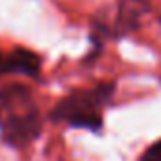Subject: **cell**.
<instances>
[{
  "instance_id": "3",
  "label": "cell",
  "mask_w": 161,
  "mask_h": 161,
  "mask_svg": "<svg viewBox=\"0 0 161 161\" xmlns=\"http://www.w3.org/2000/svg\"><path fill=\"white\" fill-rule=\"evenodd\" d=\"M14 72L25 76H38L40 74V57L29 49H14L12 51Z\"/></svg>"
},
{
  "instance_id": "5",
  "label": "cell",
  "mask_w": 161,
  "mask_h": 161,
  "mask_svg": "<svg viewBox=\"0 0 161 161\" xmlns=\"http://www.w3.org/2000/svg\"><path fill=\"white\" fill-rule=\"evenodd\" d=\"M8 72H14L12 53H8V55L0 53V76H2V74H8Z\"/></svg>"
},
{
  "instance_id": "4",
  "label": "cell",
  "mask_w": 161,
  "mask_h": 161,
  "mask_svg": "<svg viewBox=\"0 0 161 161\" xmlns=\"http://www.w3.org/2000/svg\"><path fill=\"white\" fill-rule=\"evenodd\" d=\"M140 161H161V140L152 144L140 157Z\"/></svg>"
},
{
  "instance_id": "2",
  "label": "cell",
  "mask_w": 161,
  "mask_h": 161,
  "mask_svg": "<svg viewBox=\"0 0 161 161\" xmlns=\"http://www.w3.org/2000/svg\"><path fill=\"white\" fill-rule=\"evenodd\" d=\"M112 93H114L112 84H104L89 91H76L64 97L51 110V118L55 121H64L72 127L99 131L103 127L101 106L110 99Z\"/></svg>"
},
{
  "instance_id": "1",
  "label": "cell",
  "mask_w": 161,
  "mask_h": 161,
  "mask_svg": "<svg viewBox=\"0 0 161 161\" xmlns=\"http://www.w3.org/2000/svg\"><path fill=\"white\" fill-rule=\"evenodd\" d=\"M0 129L4 140L12 146L27 144L38 136L40 114L23 86L14 84L0 91Z\"/></svg>"
}]
</instances>
